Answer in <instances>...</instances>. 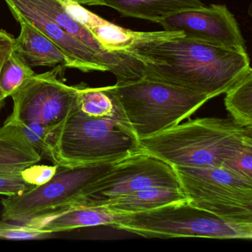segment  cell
Wrapping results in <instances>:
<instances>
[{"label":"cell","mask_w":252,"mask_h":252,"mask_svg":"<svg viewBox=\"0 0 252 252\" xmlns=\"http://www.w3.org/2000/svg\"><path fill=\"white\" fill-rule=\"evenodd\" d=\"M122 53L135 63L138 78H150L206 95L225 94L250 70L247 53L189 39L164 31Z\"/></svg>","instance_id":"cell-1"},{"label":"cell","mask_w":252,"mask_h":252,"mask_svg":"<svg viewBox=\"0 0 252 252\" xmlns=\"http://www.w3.org/2000/svg\"><path fill=\"white\" fill-rule=\"evenodd\" d=\"M139 151L171 166H227L243 149L252 145V125L231 118H201L178 124L138 140Z\"/></svg>","instance_id":"cell-2"},{"label":"cell","mask_w":252,"mask_h":252,"mask_svg":"<svg viewBox=\"0 0 252 252\" xmlns=\"http://www.w3.org/2000/svg\"><path fill=\"white\" fill-rule=\"evenodd\" d=\"M51 142L55 164L65 167L120 160L139 152L138 139L120 106L104 118L90 117L76 107L53 129Z\"/></svg>","instance_id":"cell-3"},{"label":"cell","mask_w":252,"mask_h":252,"mask_svg":"<svg viewBox=\"0 0 252 252\" xmlns=\"http://www.w3.org/2000/svg\"><path fill=\"white\" fill-rule=\"evenodd\" d=\"M111 88L138 140L178 125L210 100L145 76L116 82Z\"/></svg>","instance_id":"cell-4"},{"label":"cell","mask_w":252,"mask_h":252,"mask_svg":"<svg viewBox=\"0 0 252 252\" xmlns=\"http://www.w3.org/2000/svg\"><path fill=\"white\" fill-rule=\"evenodd\" d=\"M118 160L72 167L59 166L46 184L23 194L2 198V219L34 226L73 205L85 201L92 183Z\"/></svg>","instance_id":"cell-5"},{"label":"cell","mask_w":252,"mask_h":252,"mask_svg":"<svg viewBox=\"0 0 252 252\" xmlns=\"http://www.w3.org/2000/svg\"><path fill=\"white\" fill-rule=\"evenodd\" d=\"M112 227L146 238H252V223L225 220L188 201L166 205L149 212L125 214L123 220Z\"/></svg>","instance_id":"cell-6"},{"label":"cell","mask_w":252,"mask_h":252,"mask_svg":"<svg viewBox=\"0 0 252 252\" xmlns=\"http://www.w3.org/2000/svg\"><path fill=\"white\" fill-rule=\"evenodd\" d=\"M189 203L221 219L252 223V181L225 166H173Z\"/></svg>","instance_id":"cell-7"},{"label":"cell","mask_w":252,"mask_h":252,"mask_svg":"<svg viewBox=\"0 0 252 252\" xmlns=\"http://www.w3.org/2000/svg\"><path fill=\"white\" fill-rule=\"evenodd\" d=\"M62 67L34 74L11 95L12 113L4 123L29 122L55 129L77 107L79 85L69 86L58 79Z\"/></svg>","instance_id":"cell-8"},{"label":"cell","mask_w":252,"mask_h":252,"mask_svg":"<svg viewBox=\"0 0 252 252\" xmlns=\"http://www.w3.org/2000/svg\"><path fill=\"white\" fill-rule=\"evenodd\" d=\"M151 187L181 188L170 164L156 156L136 152L118 160L94 181L89 197L82 203L102 205L120 196Z\"/></svg>","instance_id":"cell-9"},{"label":"cell","mask_w":252,"mask_h":252,"mask_svg":"<svg viewBox=\"0 0 252 252\" xmlns=\"http://www.w3.org/2000/svg\"><path fill=\"white\" fill-rule=\"evenodd\" d=\"M163 31L182 33L193 40L247 53L241 31L225 5L178 11L159 22Z\"/></svg>","instance_id":"cell-10"},{"label":"cell","mask_w":252,"mask_h":252,"mask_svg":"<svg viewBox=\"0 0 252 252\" xmlns=\"http://www.w3.org/2000/svg\"><path fill=\"white\" fill-rule=\"evenodd\" d=\"M5 2L8 7L14 8L51 39L70 59L73 69L85 73L108 71V68L88 47L63 30L57 23L26 0H5Z\"/></svg>","instance_id":"cell-11"},{"label":"cell","mask_w":252,"mask_h":252,"mask_svg":"<svg viewBox=\"0 0 252 252\" xmlns=\"http://www.w3.org/2000/svg\"><path fill=\"white\" fill-rule=\"evenodd\" d=\"M73 20L86 28L110 52H122L141 41L149 40L163 34L162 32H140L127 30L98 17L96 14L72 0H57Z\"/></svg>","instance_id":"cell-12"},{"label":"cell","mask_w":252,"mask_h":252,"mask_svg":"<svg viewBox=\"0 0 252 252\" xmlns=\"http://www.w3.org/2000/svg\"><path fill=\"white\" fill-rule=\"evenodd\" d=\"M8 8L21 28L20 35L15 38L14 52L29 67L33 68L60 66L64 68H73L70 59L51 39L14 8Z\"/></svg>","instance_id":"cell-13"},{"label":"cell","mask_w":252,"mask_h":252,"mask_svg":"<svg viewBox=\"0 0 252 252\" xmlns=\"http://www.w3.org/2000/svg\"><path fill=\"white\" fill-rule=\"evenodd\" d=\"M26 2L49 17L68 34L82 42L97 56L100 61L117 76L125 70V59L120 53L104 49L94 35L66 13L57 0H26Z\"/></svg>","instance_id":"cell-14"},{"label":"cell","mask_w":252,"mask_h":252,"mask_svg":"<svg viewBox=\"0 0 252 252\" xmlns=\"http://www.w3.org/2000/svg\"><path fill=\"white\" fill-rule=\"evenodd\" d=\"M125 216V214L112 212L104 205L80 203L73 205L32 227L53 234L85 227L113 226L122 220Z\"/></svg>","instance_id":"cell-15"},{"label":"cell","mask_w":252,"mask_h":252,"mask_svg":"<svg viewBox=\"0 0 252 252\" xmlns=\"http://www.w3.org/2000/svg\"><path fill=\"white\" fill-rule=\"evenodd\" d=\"M42 158L40 153L26 139L20 126L4 123L0 127V173L21 174Z\"/></svg>","instance_id":"cell-16"},{"label":"cell","mask_w":252,"mask_h":252,"mask_svg":"<svg viewBox=\"0 0 252 252\" xmlns=\"http://www.w3.org/2000/svg\"><path fill=\"white\" fill-rule=\"evenodd\" d=\"M97 5L113 8L122 17L156 23L178 11L204 6L200 0H100Z\"/></svg>","instance_id":"cell-17"},{"label":"cell","mask_w":252,"mask_h":252,"mask_svg":"<svg viewBox=\"0 0 252 252\" xmlns=\"http://www.w3.org/2000/svg\"><path fill=\"white\" fill-rule=\"evenodd\" d=\"M188 201L178 187H151L132 191L104 203V206L117 213L132 214L149 212L172 203Z\"/></svg>","instance_id":"cell-18"},{"label":"cell","mask_w":252,"mask_h":252,"mask_svg":"<svg viewBox=\"0 0 252 252\" xmlns=\"http://www.w3.org/2000/svg\"><path fill=\"white\" fill-rule=\"evenodd\" d=\"M119 107L111 86L94 88L83 84L79 85L77 108L84 114L94 118L108 117Z\"/></svg>","instance_id":"cell-19"},{"label":"cell","mask_w":252,"mask_h":252,"mask_svg":"<svg viewBox=\"0 0 252 252\" xmlns=\"http://www.w3.org/2000/svg\"><path fill=\"white\" fill-rule=\"evenodd\" d=\"M225 108L240 126L252 125V70L225 93Z\"/></svg>","instance_id":"cell-20"},{"label":"cell","mask_w":252,"mask_h":252,"mask_svg":"<svg viewBox=\"0 0 252 252\" xmlns=\"http://www.w3.org/2000/svg\"><path fill=\"white\" fill-rule=\"evenodd\" d=\"M34 74L33 69L14 51L0 73V91L4 98L11 96Z\"/></svg>","instance_id":"cell-21"},{"label":"cell","mask_w":252,"mask_h":252,"mask_svg":"<svg viewBox=\"0 0 252 252\" xmlns=\"http://www.w3.org/2000/svg\"><path fill=\"white\" fill-rule=\"evenodd\" d=\"M14 125L20 126L26 139L40 153L42 157H46L51 163L55 164L51 142L53 128L36 122H21Z\"/></svg>","instance_id":"cell-22"},{"label":"cell","mask_w":252,"mask_h":252,"mask_svg":"<svg viewBox=\"0 0 252 252\" xmlns=\"http://www.w3.org/2000/svg\"><path fill=\"white\" fill-rule=\"evenodd\" d=\"M52 234L45 232L36 227L13 221L0 220V239L11 240H43Z\"/></svg>","instance_id":"cell-23"},{"label":"cell","mask_w":252,"mask_h":252,"mask_svg":"<svg viewBox=\"0 0 252 252\" xmlns=\"http://www.w3.org/2000/svg\"><path fill=\"white\" fill-rule=\"evenodd\" d=\"M58 168V165L56 164L48 166L35 163L25 169L21 175L28 184L39 187L48 183L54 176Z\"/></svg>","instance_id":"cell-24"},{"label":"cell","mask_w":252,"mask_h":252,"mask_svg":"<svg viewBox=\"0 0 252 252\" xmlns=\"http://www.w3.org/2000/svg\"><path fill=\"white\" fill-rule=\"evenodd\" d=\"M23 180L21 174L0 173V194L19 195L34 188Z\"/></svg>","instance_id":"cell-25"},{"label":"cell","mask_w":252,"mask_h":252,"mask_svg":"<svg viewBox=\"0 0 252 252\" xmlns=\"http://www.w3.org/2000/svg\"><path fill=\"white\" fill-rule=\"evenodd\" d=\"M226 167L246 179L252 181V145H249L241 150L229 162Z\"/></svg>","instance_id":"cell-26"},{"label":"cell","mask_w":252,"mask_h":252,"mask_svg":"<svg viewBox=\"0 0 252 252\" xmlns=\"http://www.w3.org/2000/svg\"><path fill=\"white\" fill-rule=\"evenodd\" d=\"M15 38L11 33L0 29V73L6 60L14 51ZM5 98L0 91V112L5 105Z\"/></svg>","instance_id":"cell-27"},{"label":"cell","mask_w":252,"mask_h":252,"mask_svg":"<svg viewBox=\"0 0 252 252\" xmlns=\"http://www.w3.org/2000/svg\"><path fill=\"white\" fill-rule=\"evenodd\" d=\"M82 5H97L100 0H72Z\"/></svg>","instance_id":"cell-28"}]
</instances>
